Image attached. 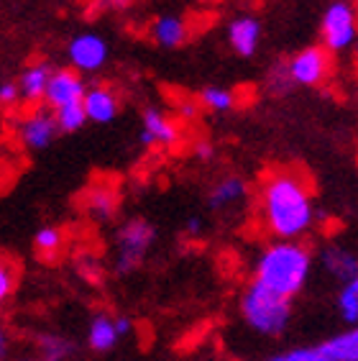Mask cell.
Segmentation results:
<instances>
[{
    "instance_id": "cell-1",
    "label": "cell",
    "mask_w": 358,
    "mask_h": 361,
    "mask_svg": "<svg viewBox=\"0 0 358 361\" xmlns=\"http://www.w3.org/2000/svg\"><path fill=\"white\" fill-rule=\"evenodd\" d=\"M261 216L276 241H297L312 228L315 208L310 190L300 174H268L261 188Z\"/></svg>"
},
{
    "instance_id": "cell-2",
    "label": "cell",
    "mask_w": 358,
    "mask_h": 361,
    "mask_svg": "<svg viewBox=\"0 0 358 361\" xmlns=\"http://www.w3.org/2000/svg\"><path fill=\"white\" fill-rule=\"evenodd\" d=\"M312 269L310 249L300 241H274L256 262V277L261 287L284 300H295L307 285Z\"/></svg>"
},
{
    "instance_id": "cell-3",
    "label": "cell",
    "mask_w": 358,
    "mask_h": 361,
    "mask_svg": "<svg viewBox=\"0 0 358 361\" xmlns=\"http://www.w3.org/2000/svg\"><path fill=\"white\" fill-rule=\"evenodd\" d=\"M241 315L248 328H254L261 336H282L290 328L292 302L268 292L259 282H251L241 298Z\"/></svg>"
},
{
    "instance_id": "cell-4",
    "label": "cell",
    "mask_w": 358,
    "mask_h": 361,
    "mask_svg": "<svg viewBox=\"0 0 358 361\" xmlns=\"http://www.w3.org/2000/svg\"><path fill=\"white\" fill-rule=\"evenodd\" d=\"M154 243V226L152 223L133 218L118 231V257H116V271L118 274H131L141 262L146 251Z\"/></svg>"
},
{
    "instance_id": "cell-5",
    "label": "cell",
    "mask_w": 358,
    "mask_h": 361,
    "mask_svg": "<svg viewBox=\"0 0 358 361\" xmlns=\"http://www.w3.org/2000/svg\"><path fill=\"white\" fill-rule=\"evenodd\" d=\"M323 36H325V47L333 49V51L348 49L356 42V13H353V8L348 3H333L325 11Z\"/></svg>"
},
{
    "instance_id": "cell-6",
    "label": "cell",
    "mask_w": 358,
    "mask_h": 361,
    "mask_svg": "<svg viewBox=\"0 0 358 361\" xmlns=\"http://www.w3.org/2000/svg\"><path fill=\"white\" fill-rule=\"evenodd\" d=\"M328 51L320 47H307L302 49L300 54L295 56L290 62V67H287V72H290L292 82L297 85H317L320 80H325V75H328Z\"/></svg>"
},
{
    "instance_id": "cell-7",
    "label": "cell",
    "mask_w": 358,
    "mask_h": 361,
    "mask_svg": "<svg viewBox=\"0 0 358 361\" xmlns=\"http://www.w3.org/2000/svg\"><path fill=\"white\" fill-rule=\"evenodd\" d=\"M85 97V82L80 80L75 70H56L51 72L47 82V92H44V100L51 111L62 108V105L77 103Z\"/></svg>"
},
{
    "instance_id": "cell-8",
    "label": "cell",
    "mask_w": 358,
    "mask_h": 361,
    "mask_svg": "<svg viewBox=\"0 0 358 361\" xmlns=\"http://www.w3.org/2000/svg\"><path fill=\"white\" fill-rule=\"evenodd\" d=\"M105 56H108V47H105L103 39L95 34L77 36L75 42L69 44V59H72V64H75L77 70H82V72L100 70L105 62Z\"/></svg>"
},
{
    "instance_id": "cell-9",
    "label": "cell",
    "mask_w": 358,
    "mask_h": 361,
    "mask_svg": "<svg viewBox=\"0 0 358 361\" xmlns=\"http://www.w3.org/2000/svg\"><path fill=\"white\" fill-rule=\"evenodd\" d=\"M179 141V126L169 116H164L156 108H146L144 111V131H141V144L154 146H174Z\"/></svg>"
},
{
    "instance_id": "cell-10",
    "label": "cell",
    "mask_w": 358,
    "mask_h": 361,
    "mask_svg": "<svg viewBox=\"0 0 358 361\" xmlns=\"http://www.w3.org/2000/svg\"><path fill=\"white\" fill-rule=\"evenodd\" d=\"M54 133H56L54 113L39 111L23 121L18 136H21V144L26 149H47L51 144V139H54Z\"/></svg>"
},
{
    "instance_id": "cell-11",
    "label": "cell",
    "mask_w": 358,
    "mask_h": 361,
    "mask_svg": "<svg viewBox=\"0 0 358 361\" xmlns=\"http://www.w3.org/2000/svg\"><path fill=\"white\" fill-rule=\"evenodd\" d=\"M82 108L90 121H95V123H111L118 116V95L111 87H92V90H85Z\"/></svg>"
},
{
    "instance_id": "cell-12",
    "label": "cell",
    "mask_w": 358,
    "mask_h": 361,
    "mask_svg": "<svg viewBox=\"0 0 358 361\" xmlns=\"http://www.w3.org/2000/svg\"><path fill=\"white\" fill-rule=\"evenodd\" d=\"M317 348L320 361H358V326L323 341Z\"/></svg>"
},
{
    "instance_id": "cell-13",
    "label": "cell",
    "mask_w": 358,
    "mask_h": 361,
    "mask_svg": "<svg viewBox=\"0 0 358 361\" xmlns=\"http://www.w3.org/2000/svg\"><path fill=\"white\" fill-rule=\"evenodd\" d=\"M259 36H261V26L254 16H241L235 18L228 28V39H230V47L238 51L241 56H254L256 47H259Z\"/></svg>"
},
{
    "instance_id": "cell-14",
    "label": "cell",
    "mask_w": 358,
    "mask_h": 361,
    "mask_svg": "<svg viewBox=\"0 0 358 361\" xmlns=\"http://www.w3.org/2000/svg\"><path fill=\"white\" fill-rule=\"evenodd\" d=\"M323 267L331 277L340 279L343 285L358 277V257L343 246H328L323 251Z\"/></svg>"
},
{
    "instance_id": "cell-15",
    "label": "cell",
    "mask_w": 358,
    "mask_h": 361,
    "mask_svg": "<svg viewBox=\"0 0 358 361\" xmlns=\"http://www.w3.org/2000/svg\"><path fill=\"white\" fill-rule=\"evenodd\" d=\"M85 210L97 221H111L118 210V190L108 182L103 185H92L85 192Z\"/></svg>"
},
{
    "instance_id": "cell-16",
    "label": "cell",
    "mask_w": 358,
    "mask_h": 361,
    "mask_svg": "<svg viewBox=\"0 0 358 361\" xmlns=\"http://www.w3.org/2000/svg\"><path fill=\"white\" fill-rule=\"evenodd\" d=\"M49 77H51V67H49L47 62L31 64V67H26V70H23L18 90H21V95L26 97L28 103H39V100H44Z\"/></svg>"
},
{
    "instance_id": "cell-17",
    "label": "cell",
    "mask_w": 358,
    "mask_h": 361,
    "mask_svg": "<svg viewBox=\"0 0 358 361\" xmlns=\"http://www.w3.org/2000/svg\"><path fill=\"white\" fill-rule=\"evenodd\" d=\"M154 42L161 47H182L187 42V23L179 16H159L152 26Z\"/></svg>"
},
{
    "instance_id": "cell-18",
    "label": "cell",
    "mask_w": 358,
    "mask_h": 361,
    "mask_svg": "<svg viewBox=\"0 0 358 361\" xmlns=\"http://www.w3.org/2000/svg\"><path fill=\"white\" fill-rule=\"evenodd\" d=\"M248 188L241 177H226L213 188L210 192V208L213 210H226L230 205H238V202L246 197Z\"/></svg>"
},
{
    "instance_id": "cell-19",
    "label": "cell",
    "mask_w": 358,
    "mask_h": 361,
    "mask_svg": "<svg viewBox=\"0 0 358 361\" xmlns=\"http://www.w3.org/2000/svg\"><path fill=\"white\" fill-rule=\"evenodd\" d=\"M90 346L95 351H111L113 346L118 343V334L116 326H113V318L108 315H97L92 323H90Z\"/></svg>"
},
{
    "instance_id": "cell-20",
    "label": "cell",
    "mask_w": 358,
    "mask_h": 361,
    "mask_svg": "<svg viewBox=\"0 0 358 361\" xmlns=\"http://www.w3.org/2000/svg\"><path fill=\"white\" fill-rule=\"evenodd\" d=\"M54 121H56V131L72 133V131H77V128H82L85 121H87V116H85V108H82V100L56 108Z\"/></svg>"
},
{
    "instance_id": "cell-21",
    "label": "cell",
    "mask_w": 358,
    "mask_h": 361,
    "mask_svg": "<svg viewBox=\"0 0 358 361\" xmlns=\"http://www.w3.org/2000/svg\"><path fill=\"white\" fill-rule=\"evenodd\" d=\"M338 310L343 315L345 323H358V277L345 282L340 295H338Z\"/></svg>"
},
{
    "instance_id": "cell-22",
    "label": "cell",
    "mask_w": 358,
    "mask_h": 361,
    "mask_svg": "<svg viewBox=\"0 0 358 361\" xmlns=\"http://www.w3.org/2000/svg\"><path fill=\"white\" fill-rule=\"evenodd\" d=\"M197 103H202L205 108H210V111L226 113L235 105V95L230 90H223V87H205V90L200 92V100H197Z\"/></svg>"
},
{
    "instance_id": "cell-23",
    "label": "cell",
    "mask_w": 358,
    "mask_h": 361,
    "mask_svg": "<svg viewBox=\"0 0 358 361\" xmlns=\"http://www.w3.org/2000/svg\"><path fill=\"white\" fill-rule=\"evenodd\" d=\"M62 241H64L62 231L54 228V226H47V228H42L34 238L36 251H39V254H44V257H51V254H56V251L62 249Z\"/></svg>"
},
{
    "instance_id": "cell-24",
    "label": "cell",
    "mask_w": 358,
    "mask_h": 361,
    "mask_svg": "<svg viewBox=\"0 0 358 361\" xmlns=\"http://www.w3.org/2000/svg\"><path fill=\"white\" fill-rule=\"evenodd\" d=\"M42 348H44V359L49 361H59L62 356L69 354V343L59 336H42Z\"/></svg>"
},
{
    "instance_id": "cell-25",
    "label": "cell",
    "mask_w": 358,
    "mask_h": 361,
    "mask_svg": "<svg viewBox=\"0 0 358 361\" xmlns=\"http://www.w3.org/2000/svg\"><path fill=\"white\" fill-rule=\"evenodd\" d=\"M266 361H320L317 348H292V351H284V354H276Z\"/></svg>"
},
{
    "instance_id": "cell-26",
    "label": "cell",
    "mask_w": 358,
    "mask_h": 361,
    "mask_svg": "<svg viewBox=\"0 0 358 361\" xmlns=\"http://www.w3.org/2000/svg\"><path fill=\"white\" fill-rule=\"evenodd\" d=\"M11 292H13V269L8 262L0 259V307L6 305V300L11 298Z\"/></svg>"
},
{
    "instance_id": "cell-27",
    "label": "cell",
    "mask_w": 358,
    "mask_h": 361,
    "mask_svg": "<svg viewBox=\"0 0 358 361\" xmlns=\"http://www.w3.org/2000/svg\"><path fill=\"white\" fill-rule=\"evenodd\" d=\"M292 77L290 72L284 70H274V75H271V87H274V92H290L292 90Z\"/></svg>"
},
{
    "instance_id": "cell-28",
    "label": "cell",
    "mask_w": 358,
    "mask_h": 361,
    "mask_svg": "<svg viewBox=\"0 0 358 361\" xmlns=\"http://www.w3.org/2000/svg\"><path fill=\"white\" fill-rule=\"evenodd\" d=\"M21 97V90H18V85L13 82H6V85H0V103L3 105H13L16 100Z\"/></svg>"
},
{
    "instance_id": "cell-29",
    "label": "cell",
    "mask_w": 358,
    "mask_h": 361,
    "mask_svg": "<svg viewBox=\"0 0 358 361\" xmlns=\"http://www.w3.org/2000/svg\"><path fill=\"white\" fill-rule=\"evenodd\" d=\"M108 0H87V6H85V18H87V21H95L97 16L100 13H105V11H108Z\"/></svg>"
},
{
    "instance_id": "cell-30",
    "label": "cell",
    "mask_w": 358,
    "mask_h": 361,
    "mask_svg": "<svg viewBox=\"0 0 358 361\" xmlns=\"http://www.w3.org/2000/svg\"><path fill=\"white\" fill-rule=\"evenodd\" d=\"M197 113H200V103L197 100H182L179 103V116L182 118H195Z\"/></svg>"
},
{
    "instance_id": "cell-31",
    "label": "cell",
    "mask_w": 358,
    "mask_h": 361,
    "mask_svg": "<svg viewBox=\"0 0 358 361\" xmlns=\"http://www.w3.org/2000/svg\"><path fill=\"white\" fill-rule=\"evenodd\" d=\"M195 154H197V159L207 161V159H213L215 149H213L210 141H197V144H195Z\"/></svg>"
},
{
    "instance_id": "cell-32",
    "label": "cell",
    "mask_w": 358,
    "mask_h": 361,
    "mask_svg": "<svg viewBox=\"0 0 358 361\" xmlns=\"http://www.w3.org/2000/svg\"><path fill=\"white\" fill-rule=\"evenodd\" d=\"M113 326H116L118 338H121V336H128L133 331V323L128 318H113Z\"/></svg>"
},
{
    "instance_id": "cell-33",
    "label": "cell",
    "mask_w": 358,
    "mask_h": 361,
    "mask_svg": "<svg viewBox=\"0 0 358 361\" xmlns=\"http://www.w3.org/2000/svg\"><path fill=\"white\" fill-rule=\"evenodd\" d=\"M200 231H202V221H200V218H190V221H187V233L197 236Z\"/></svg>"
},
{
    "instance_id": "cell-34",
    "label": "cell",
    "mask_w": 358,
    "mask_h": 361,
    "mask_svg": "<svg viewBox=\"0 0 358 361\" xmlns=\"http://www.w3.org/2000/svg\"><path fill=\"white\" fill-rule=\"evenodd\" d=\"M133 0H108V6L116 8V11H125V8L131 6Z\"/></svg>"
},
{
    "instance_id": "cell-35",
    "label": "cell",
    "mask_w": 358,
    "mask_h": 361,
    "mask_svg": "<svg viewBox=\"0 0 358 361\" xmlns=\"http://www.w3.org/2000/svg\"><path fill=\"white\" fill-rule=\"evenodd\" d=\"M6 351H8V336H6V331L0 328V356L6 354Z\"/></svg>"
},
{
    "instance_id": "cell-36",
    "label": "cell",
    "mask_w": 358,
    "mask_h": 361,
    "mask_svg": "<svg viewBox=\"0 0 358 361\" xmlns=\"http://www.w3.org/2000/svg\"><path fill=\"white\" fill-rule=\"evenodd\" d=\"M28 361H49V359H28Z\"/></svg>"
}]
</instances>
